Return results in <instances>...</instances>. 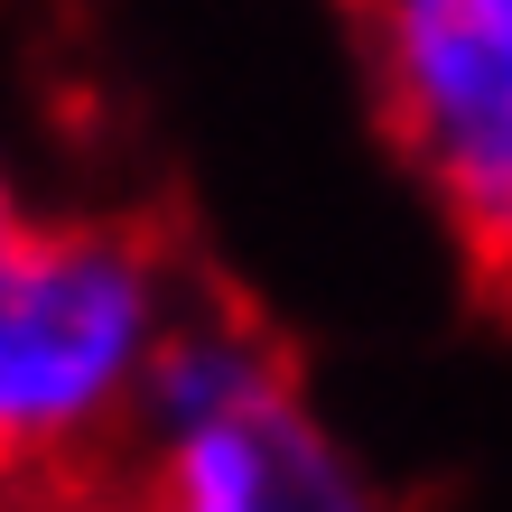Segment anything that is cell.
Segmentation results:
<instances>
[{"label":"cell","mask_w":512,"mask_h":512,"mask_svg":"<svg viewBox=\"0 0 512 512\" xmlns=\"http://www.w3.org/2000/svg\"><path fill=\"white\" fill-rule=\"evenodd\" d=\"M159 354V270L122 233L0 224V475L94 447Z\"/></svg>","instance_id":"cell-1"},{"label":"cell","mask_w":512,"mask_h":512,"mask_svg":"<svg viewBox=\"0 0 512 512\" xmlns=\"http://www.w3.org/2000/svg\"><path fill=\"white\" fill-rule=\"evenodd\" d=\"M382 112L512 298V0H364Z\"/></svg>","instance_id":"cell-2"},{"label":"cell","mask_w":512,"mask_h":512,"mask_svg":"<svg viewBox=\"0 0 512 512\" xmlns=\"http://www.w3.org/2000/svg\"><path fill=\"white\" fill-rule=\"evenodd\" d=\"M149 512H364V503L317 447V429L289 410V382H270L243 410L187 419L168 438Z\"/></svg>","instance_id":"cell-3"},{"label":"cell","mask_w":512,"mask_h":512,"mask_svg":"<svg viewBox=\"0 0 512 512\" xmlns=\"http://www.w3.org/2000/svg\"><path fill=\"white\" fill-rule=\"evenodd\" d=\"M0 224H19V215H10V177H0Z\"/></svg>","instance_id":"cell-4"},{"label":"cell","mask_w":512,"mask_h":512,"mask_svg":"<svg viewBox=\"0 0 512 512\" xmlns=\"http://www.w3.org/2000/svg\"><path fill=\"white\" fill-rule=\"evenodd\" d=\"M56 512H103V503H56Z\"/></svg>","instance_id":"cell-5"},{"label":"cell","mask_w":512,"mask_h":512,"mask_svg":"<svg viewBox=\"0 0 512 512\" xmlns=\"http://www.w3.org/2000/svg\"><path fill=\"white\" fill-rule=\"evenodd\" d=\"M354 10H364V0H354Z\"/></svg>","instance_id":"cell-6"}]
</instances>
